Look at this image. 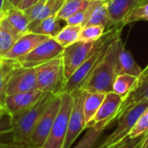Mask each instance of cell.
Returning a JSON list of instances; mask_svg holds the SVG:
<instances>
[{
  "instance_id": "obj_43",
  "label": "cell",
  "mask_w": 148,
  "mask_h": 148,
  "mask_svg": "<svg viewBox=\"0 0 148 148\" xmlns=\"http://www.w3.org/2000/svg\"><path fill=\"white\" fill-rule=\"evenodd\" d=\"M2 17H3V12L0 10V20L2 19Z\"/></svg>"
},
{
  "instance_id": "obj_22",
  "label": "cell",
  "mask_w": 148,
  "mask_h": 148,
  "mask_svg": "<svg viewBox=\"0 0 148 148\" xmlns=\"http://www.w3.org/2000/svg\"><path fill=\"white\" fill-rule=\"evenodd\" d=\"M4 19L0 20V58H4L16 40L20 37Z\"/></svg>"
},
{
  "instance_id": "obj_3",
  "label": "cell",
  "mask_w": 148,
  "mask_h": 148,
  "mask_svg": "<svg viewBox=\"0 0 148 148\" xmlns=\"http://www.w3.org/2000/svg\"><path fill=\"white\" fill-rule=\"evenodd\" d=\"M56 95L45 93L43 96L28 109L11 116L12 140L18 144L29 145L34 128L42 114Z\"/></svg>"
},
{
  "instance_id": "obj_25",
  "label": "cell",
  "mask_w": 148,
  "mask_h": 148,
  "mask_svg": "<svg viewBox=\"0 0 148 148\" xmlns=\"http://www.w3.org/2000/svg\"><path fill=\"white\" fill-rule=\"evenodd\" d=\"M109 127V121H104L97 125L87 128V132L78 144L73 148H93L102 132Z\"/></svg>"
},
{
  "instance_id": "obj_20",
  "label": "cell",
  "mask_w": 148,
  "mask_h": 148,
  "mask_svg": "<svg viewBox=\"0 0 148 148\" xmlns=\"http://www.w3.org/2000/svg\"><path fill=\"white\" fill-rule=\"evenodd\" d=\"M2 18L4 19L10 26V28L19 36L29 32L30 22L23 10L18 8H11L6 10L3 11Z\"/></svg>"
},
{
  "instance_id": "obj_27",
  "label": "cell",
  "mask_w": 148,
  "mask_h": 148,
  "mask_svg": "<svg viewBox=\"0 0 148 148\" xmlns=\"http://www.w3.org/2000/svg\"><path fill=\"white\" fill-rule=\"evenodd\" d=\"M82 27L81 25H66L54 37L55 40L63 48H66L79 41L80 33Z\"/></svg>"
},
{
  "instance_id": "obj_2",
  "label": "cell",
  "mask_w": 148,
  "mask_h": 148,
  "mask_svg": "<svg viewBox=\"0 0 148 148\" xmlns=\"http://www.w3.org/2000/svg\"><path fill=\"white\" fill-rule=\"evenodd\" d=\"M121 36L110 45L106 56L93 71L82 89L90 93L108 94L113 92V86L117 76L115 70Z\"/></svg>"
},
{
  "instance_id": "obj_37",
  "label": "cell",
  "mask_w": 148,
  "mask_h": 148,
  "mask_svg": "<svg viewBox=\"0 0 148 148\" xmlns=\"http://www.w3.org/2000/svg\"><path fill=\"white\" fill-rule=\"evenodd\" d=\"M40 1H41V0H23L22 3H21V5H20L19 9L22 10H26V9L31 7L32 5L37 3L40 2Z\"/></svg>"
},
{
  "instance_id": "obj_6",
  "label": "cell",
  "mask_w": 148,
  "mask_h": 148,
  "mask_svg": "<svg viewBox=\"0 0 148 148\" xmlns=\"http://www.w3.org/2000/svg\"><path fill=\"white\" fill-rule=\"evenodd\" d=\"M148 108V103H140L132 108L118 121L115 130L97 148H115L128 138L140 116Z\"/></svg>"
},
{
  "instance_id": "obj_21",
  "label": "cell",
  "mask_w": 148,
  "mask_h": 148,
  "mask_svg": "<svg viewBox=\"0 0 148 148\" xmlns=\"http://www.w3.org/2000/svg\"><path fill=\"white\" fill-rule=\"evenodd\" d=\"M21 66L16 60L0 58V107L4 108L6 98V85L15 69Z\"/></svg>"
},
{
  "instance_id": "obj_13",
  "label": "cell",
  "mask_w": 148,
  "mask_h": 148,
  "mask_svg": "<svg viewBox=\"0 0 148 148\" xmlns=\"http://www.w3.org/2000/svg\"><path fill=\"white\" fill-rule=\"evenodd\" d=\"M44 94V92L36 89L29 92L8 95L5 98L4 109L11 116L17 114L36 104L43 96Z\"/></svg>"
},
{
  "instance_id": "obj_36",
  "label": "cell",
  "mask_w": 148,
  "mask_h": 148,
  "mask_svg": "<svg viewBox=\"0 0 148 148\" xmlns=\"http://www.w3.org/2000/svg\"><path fill=\"white\" fill-rule=\"evenodd\" d=\"M0 148H34L29 145H23L16 143L12 140V142H1L0 141Z\"/></svg>"
},
{
  "instance_id": "obj_26",
  "label": "cell",
  "mask_w": 148,
  "mask_h": 148,
  "mask_svg": "<svg viewBox=\"0 0 148 148\" xmlns=\"http://www.w3.org/2000/svg\"><path fill=\"white\" fill-rule=\"evenodd\" d=\"M90 1L91 0H65L56 13V16L60 20L65 22L75 13L86 10L89 5Z\"/></svg>"
},
{
  "instance_id": "obj_40",
  "label": "cell",
  "mask_w": 148,
  "mask_h": 148,
  "mask_svg": "<svg viewBox=\"0 0 148 148\" xmlns=\"http://www.w3.org/2000/svg\"><path fill=\"white\" fill-rule=\"evenodd\" d=\"M148 3V0H141V6Z\"/></svg>"
},
{
  "instance_id": "obj_19",
  "label": "cell",
  "mask_w": 148,
  "mask_h": 148,
  "mask_svg": "<svg viewBox=\"0 0 148 148\" xmlns=\"http://www.w3.org/2000/svg\"><path fill=\"white\" fill-rule=\"evenodd\" d=\"M87 23L88 25H101L106 29H111L112 24L109 20L107 6L102 0H91L88 7L86 9Z\"/></svg>"
},
{
  "instance_id": "obj_8",
  "label": "cell",
  "mask_w": 148,
  "mask_h": 148,
  "mask_svg": "<svg viewBox=\"0 0 148 148\" xmlns=\"http://www.w3.org/2000/svg\"><path fill=\"white\" fill-rule=\"evenodd\" d=\"M87 91L79 88L71 95L74 98L73 107L70 113L68 132L62 148H70L82 132L86 128V121L83 113V101Z\"/></svg>"
},
{
  "instance_id": "obj_32",
  "label": "cell",
  "mask_w": 148,
  "mask_h": 148,
  "mask_svg": "<svg viewBox=\"0 0 148 148\" xmlns=\"http://www.w3.org/2000/svg\"><path fill=\"white\" fill-rule=\"evenodd\" d=\"M12 133V121L11 115L4 111L0 114V136Z\"/></svg>"
},
{
  "instance_id": "obj_23",
  "label": "cell",
  "mask_w": 148,
  "mask_h": 148,
  "mask_svg": "<svg viewBox=\"0 0 148 148\" xmlns=\"http://www.w3.org/2000/svg\"><path fill=\"white\" fill-rule=\"evenodd\" d=\"M61 22L62 20H60L56 15H52L42 20L30 30V32L48 36L54 38L63 28L62 27Z\"/></svg>"
},
{
  "instance_id": "obj_9",
  "label": "cell",
  "mask_w": 148,
  "mask_h": 148,
  "mask_svg": "<svg viewBox=\"0 0 148 148\" xmlns=\"http://www.w3.org/2000/svg\"><path fill=\"white\" fill-rule=\"evenodd\" d=\"M62 47L53 37H50L39 44L27 55L16 59L17 62L23 68H36L57 56L63 51Z\"/></svg>"
},
{
  "instance_id": "obj_24",
  "label": "cell",
  "mask_w": 148,
  "mask_h": 148,
  "mask_svg": "<svg viewBox=\"0 0 148 148\" xmlns=\"http://www.w3.org/2000/svg\"><path fill=\"white\" fill-rule=\"evenodd\" d=\"M106 94L87 92L83 101V113L86 125L94 118L101 103L104 101Z\"/></svg>"
},
{
  "instance_id": "obj_34",
  "label": "cell",
  "mask_w": 148,
  "mask_h": 148,
  "mask_svg": "<svg viewBox=\"0 0 148 148\" xmlns=\"http://www.w3.org/2000/svg\"><path fill=\"white\" fill-rule=\"evenodd\" d=\"M147 133H146L144 135L138 137V138H134V139H129L127 138V140H125L123 142H121L117 147L115 148H137L139 147V145L141 143V141L143 140V139L145 138V136L147 135Z\"/></svg>"
},
{
  "instance_id": "obj_42",
  "label": "cell",
  "mask_w": 148,
  "mask_h": 148,
  "mask_svg": "<svg viewBox=\"0 0 148 148\" xmlns=\"http://www.w3.org/2000/svg\"><path fill=\"white\" fill-rule=\"evenodd\" d=\"M4 111H6V110H5L4 108H3L2 107H0V114H2V113H3Z\"/></svg>"
},
{
  "instance_id": "obj_15",
  "label": "cell",
  "mask_w": 148,
  "mask_h": 148,
  "mask_svg": "<svg viewBox=\"0 0 148 148\" xmlns=\"http://www.w3.org/2000/svg\"><path fill=\"white\" fill-rule=\"evenodd\" d=\"M123 101L124 98L115 94L114 92H110L106 94L104 101L101 103L100 108L98 109L94 118L86 125V128L94 127L104 121H109V126H110L113 119L116 115Z\"/></svg>"
},
{
  "instance_id": "obj_39",
  "label": "cell",
  "mask_w": 148,
  "mask_h": 148,
  "mask_svg": "<svg viewBox=\"0 0 148 148\" xmlns=\"http://www.w3.org/2000/svg\"><path fill=\"white\" fill-rule=\"evenodd\" d=\"M147 75H148V64L147 65V67H146L145 69H143V72H142L141 75L138 78V80H140V79H142V78L146 77Z\"/></svg>"
},
{
  "instance_id": "obj_29",
  "label": "cell",
  "mask_w": 148,
  "mask_h": 148,
  "mask_svg": "<svg viewBox=\"0 0 148 148\" xmlns=\"http://www.w3.org/2000/svg\"><path fill=\"white\" fill-rule=\"evenodd\" d=\"M105 27L101 25H88L82 27L79 41L82 42H96L105 33Z\"/></svg>"
},
{
  "instance_id": "obj_11",
  "label": "cell",
  "mask_w": 148,
  "mask_h": 148,
  "mask_svg": "<svg viewBox=\"0 0 148 148\" xmlns=\"http://www.w3.org/2000/svg\"><path fill=\"white\" fill-rule=\"evenodd\" d=\"M36 68L17 67L6 85V96L36 90Z\"/></svg>"
},
{
  "instance_id": "obj_16",
  "label": "cell",
  "mask_w": 148,
  "mask_h": 148,
  "mask_svg": "<svg viewBox=\"0 0 148 148\" xmlns=\"http://www.w3.org/2000/svg\"><path fill=\"white\" fill-rule=\"evenodd\" d=\"M105 2L112 26L123 25L126 17L137 7L141 6V0H102Z\"/></svg>"
},
{
  "instance_id": "obj_10",
  "label": "cell",
  "mask_w": 148,
  "mask_h": 148,
  "mask_svg": "<svg viewBox=\"0 0 148 148\" xmlns=\"http://www.w3.org/2000/svg\"><path fill=\"white\" fill-rule=\"evenodd\" d=\"M61 105V95H56L49 106L37 121L30 138L29 145L34 148H41L45 143L53 127Z\"/></svg>"
},
{
  "instance_id": "obj_5",
  "label": "cell",
  "mask_w": 148,
  "mask_h": 148,
  "mask_svg": "<svg viewBox=\"0 0 148 148\" xmlns=\"http://www.w3.org/2000/svg\"><path fill=\"white\" fill-rule=\"evenodd\" d=\"M74 98L71 94H61V105L50 130V133L41 148H62L66 139L69 120L72 110Z\"/></svg>"
},
{
  "instance_id": "obj_1",
  "label": "cell",
  "mask_w": 148,
  "mask_h": 148,
  "mask_svg": "<svg viewBox=\"0 0 148 148\" xmlns=\"http://www.w3.org/2000/svg\"><path fill=\"white\" fill-rule=\"evenodd\" d=\"M123 27L124 26L122 25H116L105 31L103 36L96 41L95 49L89 57L65 82L62 93L72 94L74 91L82 88L93 71L96 69V67L106 56L110 45L118 36H121V32Z\"/></svg>"
},
{
  "instance_id": "obj_4",
  "label": "cell",
  "mask_w": 148,
  "mask_h": 148,
  "mask_svg": "<svg viewBox=\"0 0 148 148\" xmlns=\"http://www.w3.org/2000/svg\"><path fill=\"white\" fill-rule=\"evenodd\" d=\"M37 88L44 93L61 95L65 84L62 56H57L37 67Z\"/></svg>"
},
{
  "instance_id": "obj_17",
  "label": "cell",
  "mask_w": 148,
  "mask_h": 148,
  "mask_svg": "<svg viewBox=\"0 0 148 148\" xmlns=\"http://www.w3.org/2000/svg\"><path fill=\"white\" fill-rule=\"evenodd\" d=\"M50 38L48 36L36 34L34 32H27L22 35L12 46L10 50L5 56V58L16 60L17 58L23 56L32 51L39 44Z\"/></svg>"
},
{
  "instance_id": "obj_30",
  "label": "cell",
  "mask_w": 148,
  "mask_h": 148,
  "mask_svg": "<svg viewBox=\"0 0 148 148\" xmlns=\"http://www.w3.org/2000/svg\"><path fill=\"white\" fill-rule=\"evenodd\" d=\"M148 132V108L140 116L134 128L128 135L129 139H134L144 135Z\"/></svg>"
},
{
  "instance_id": "obj_33",
  "label": "cell",
  "mask_w": 148,
  "mask_h": 148,
  "mask_svg": "<svg viewBox=\"0 0 148 148\" xmlns=\"http://www.w3.org/2000/svg\"><path fill=\"white\" fill-rule=\"evenodd\" d=\"M65 22L68 25H81L82 27H84L87 23L86 10L75 13L74 15L69 16Z\"/></svg>"
},
{
  "instance_id": "obj_7",
  "label": "cell",
  "mask_w": 148,
  "mask_h": 148,
  "mask_svg": "<svg viewBox=\"0 0 148 148\" xmlns=\"http://www.w3.org/2000/svg\"><path fill=\"white\" fill-rule=\"evenodd\" d=\"M96 42L77 41L63 49L62 59L65 81H67L89 57L95 49Z\"/></svg>"
},
{
  "instance_id": "obj_38",
  "label": "cell",
  "mask_w": 148,
  "mask_h": 148,
  "mask_svg": "<svg viewBox=\"0 0 148 148\" xmlns=\"http://www.w3.org/2000/svg\"><path fill=\"white\" fill-rule=\"evenodd\" d=\"M140 148H148V133L140 145Z\"/></svg>"
},
{
  "instance_id": "obj_44",
  "label": "cell",
  "mask_w": 148,
  "mask_h": 148,
  "mask_svg": "<svg viewBox=\"0 0 148 148\" xmlns=\"http://www.w3.org/2000/svg\"><path fill=\"white\" fill-rule=\"evenodd\" d=\"M147 133H148V132H147ZM146 136H147V135H146ZM146 136H145V137H146ZM144 139H145V138H144ZM144 139H143V140H144ZM142 141H143V140H142ZM142 141H141V143H142ZM141 143H140V144L139 145V147H138L137 148H140V145H141Z\"/></svg>"
},
{
  "instance_id": "obj_28",
  "label": "cell",
  "mask_w": 148,
  "mask_h": 148,
  "mask_svg": "<svg viewBox=\"0 0 148 148\" xmlns=\"http://www.w3.org/2000/svg\"><path fill=\"white\" fill-rule=\"evenodd\" d=\"M138 77L131 75H119L116 76L113 86V92L125 97L134 89Z\"/></svg>"
},
{
  "instance_id": "obj_35",
  "label": "cell",
  "mask_w": 148,
  "mask_h": 148,
  "mask_svg": "<svg viewBox=\"0 0 148 148\" xmlns=\"http://www.w3.org/2000/svg\"><path fill=\"white\" fill-rule=\"evenodd\" d=\"M22 1L23 0H3V5L2 8V12L6 10L11 9V8H18L19 9Z\"/></svg>"
},
{
  "instance_id": "obj_41",
  "label": "cell",
  "mask_w": 148,
  "mask_h": 148,
  "mask_svg": "<svg viewBox=\"0 0 148 148\" xmlns=\"http://www.w3.org/2000/svg\"><path fill=\"white\" fill-rule=\"evenodd\" d=\"M3 5V0H0V10L2 11V8Z\"/></svg>"
},
{
  "instance_id": "obj_18",
  "label": "cell",
  "mask_w": 148,
  "mask_h": 148,
  "mask_svg": "<svg viewBox=\"0 0 148 148\" xmlns=\"http://www.w3.org/2000/svg\"><path fill=\"white\" fill-rule=\"evenodd\" d=\"M115 70L117 75H131L137 76L138 78L141 75L143 69H141L135 60L133 58V56L129 50H127L125 44L122 41H120L118 56L116 59Z\"/></svg>"
},
{
  "instance_id": "obj_14",
  "label": "cell",
  "mask_w": 148,
  "mask_h": 148,
  "mask_svg": "<svg viewBox=\"0 0 148 148\" xmlns=\"http://www.w3.org/2000/svg\"><path fill=\"white\" fill-rule=\"evenodd\" d=\"M65 0H41L37 3L23 10L29 20L30 31L42 20L52 15H56Z\"/></svg>"
},
{
  "instance_id": "obj_12",
  "label": "cell",
  "mask_w": 148,
  "mask_h": 148,
  "mask_svg": "<svg viewBox=\"0 0 148 148\" xmlns=\"http://www.w3.org/2000/svg\"><path fill=\"white\" fill-rule=\"evenodd\" d=\"M140 103H148V75L146 77L138 80L134 89L125 97L111 125L114 122H118L132 108Z\"/></svg>"
},
{
  "instance_id": "obj_31",
  "label": "cell",
  "mask_w": 148,
  "mask_h": 148,
  "mask_svg": "<svg viewBox=\"0 0 148 148\" xmlns=\"http://www.w3.org/2000/svg\"><path fill=\"white\" fill-rule=\"evenodd\" d=\"M141 20L148 21V3L134 9L126 17V19L123 22V25L125 26L131 23H134V22H138Z\"/></svg>"
}]
</instances>
